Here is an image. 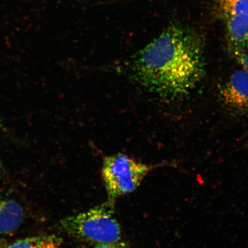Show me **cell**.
<instances>
[{
	"instance_id": "1",
	"label": "cell",
	"mask_w": 248,
	"mask_h": 248,
	"mask_svg": "<svg viewBox=\"0 0 248 248\" xmlns=\"http://www.w3.org/2000/svg\"><path fill=\"white\" fill-rule=\"evenodd\" d=\"M133 80L160 97L188 95L206 75L202 37L179 23L170 24L131 62Z\"/></svg>"
},
{
	"instance_id": "10",
	"label": "cell",
	"mask_w": 248,
	"mask_h": 248,
	"mask_svg": "<svg viewBox=\"0 0 248 248\" xmlns=\"http://www.w3.org/2000/svg\"><path fill=\"white\" fill-rule=\"evenodd\" d=\"M94 248H126L125 245L119 242L111 243H102L96 244Z\"/></svg>"
},
{
	"instance_id": "4",
	"label": "cell",
	"mask_w": 248,
	"mask_h": 248,
	"mask_svg": "<svg viewBox=\"0 0 248 248\" xmlns=\"http://www.w3.org/2000/svg\"><path fill=\"white\" fill-rule=\"evenodd\" d=\"M221 94L225 104L235 113H248L247 71L240 70L232 73L222 86Z\"/></svg>"
},
{
	"instance_id": "8",
	"label": "cell",
	"mask_w": 248,
	"mask_h": 248,
	"mask_svg": "<svg viewBox=\"0 0 248 248\" xmlns=\"http://www.w3.org/2000/svg\"><path fill=\"white\" fill-rule=\"evenodd\" d=\"M217 4L224 16L232 15L248 16V0H217Z\"/></svg>"
},
{
	"instance_id": "9",
	"label": "cell",
	"mask_w": 248,
	"mask_h": 248,
	"mask_svg": "<svg viewBox=\"0 0 248 248\" xmlns=\"http://www.w3.org/2000/svg\"><path fill=\"white\" fill-rule=\"evenodd\" d=\"M232 55L234 56L235 60L243 67V69L248 73V53L246 51L238 52V53H235Z\"/></svg>"
},
{
	"instance_id": "3",
	"label": "cell",
	"mask_w": 248,
	"mask_h": 248,
	"mask_svg": "<svg viewBox=\"0 0 248 248\" xmlns=\"http://www.w3.org/2000/svg\"><path fill=\"white\" fill-rule=\"evenodd\" d=\"M151 168L123 154L104 158L102 176L109 203L117 197L135 191L141 185Z\"/></svg>"
},
{
	"instance_id": "2",
	"label": "cell",
	"mask_w": 248,
	"mask_h": 248,
	"mask_svg": "<svg viewBox=\"0 0 248 248\" xmlns=\"http://www.w3.org/2000/svg\"><path fill=\"white\" fill-rule=\"evenodd\" d=\"M110 204L67 217L61 222L62 227L71 236L80 241L96 244L119 242L122 231Z\"/></svg>"
},
{
	"instance_id": "6",
	"label": "cell",
	"mask_w": 248,
	"mask_h": 248,
	"mask_svg": "<svg viewBox=\"0 0 248 248\" xmlns=\"http://www.w3.org/2000/svg\"><path fill=\"white\" fill-rule=\"evenodd\" d=\"M23 209L17 202L0 198V237L16 231L22 222Z\"/></svg>"
},
{
	"instance_id": "7",
	"label": "cell",
	"mask_w": 248,
	"mask_h": 248,
	"mask_svg": "<svg viewBox=\"0 0 248 248\" xmlns=\"http://www.w3.org/2000/svg\"><path fill=\"white\" fill-rule=\"evenodd\" d=\"M62 244L57 235H45L18 240L6 248H61Z\"/></svg>"
},
{
	"instance_id": "5",
	"label": "cell",
	"mask_w": 248,
	"mask_h": 248,
	"mask_svg": "<svg viewBox=\"0 0 248 248\" xmlns=\"http://www.w3.org/2000/svg\"><path fill=\"white\" fill-rule=\"evenodd\" d=\"M226 40L232 55L246 52L248 48V16H225Z\"/></svg>"
}]
</instances>
